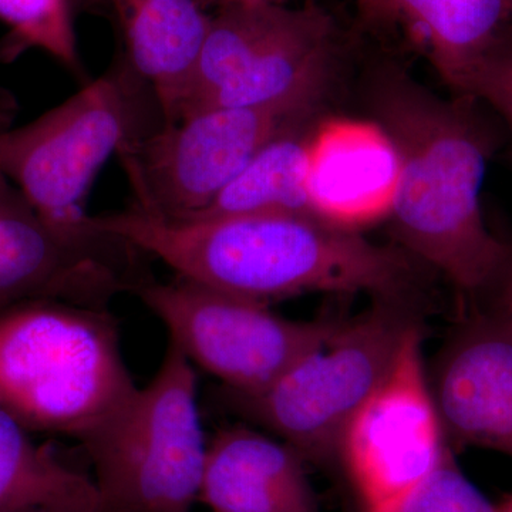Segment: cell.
I'll return each mask as SVG.
<instances>
[{
  "mask_svg": "<svg viewBox=\"0 0 512 512\" xmlns=\"http://www.w3.org/2000/svg\"><path fill=\"white\" fill-rule=\"evenodd\" d=\"M476 103L443 99L397 63L377 66L367 86L375 126L397 158L394 234L414 261L466 293L500 284L512 264L481 205L495 141Z\"/></svg>",
  "mask_w": 512,
  "mask_h": 512,
  "instance_id": "obj_1",
  "label": "cell"
},
{
  "mask_svg": "<svg viewBox=\"0 0 512 512\" xmlns=\"http://www.w3.org/2000/svg\"><path fill=\"white\" fill-rule=\"evenodd\" d=\"M89 224L160 259L177 276L262 303L309 293L409 298L414 259L315 217L261 214L170 221L126 210Z\"/></svg>",
  "mask_w": 512,
  "mask_h": 512,
  "instance_id": "obj_2",
  "label": "cell"
},
{
  "mask_svg": "<svg viewBox=\"0 0 512 512\" xmlns=\"http://www.w3.org/2000/svg\"><path fill=\"white\" fill-rule=\"evenodd\" d=\"M136 390L109 308L36 299L0 313V407L32 433L80 441Z\"/></svg>",
  "mask_w": 512,
  "mask_h": 512,
  "instance_id": "obj_3",
  "label": "cell"
},
{
  "mask_svg": "<svg viewBox=\"0 0 512 512\" xmlns=\"http://www.w3.org/2000/svg\"><path fill=\"white\" fill-rule=\"evenodd\" d=\"M165 124L156 90L117 52L109 69L70 99L25 126L0 131V173L50 227L89 234L86 201L97 175Z\"/></svg>",
  "mask_w": 512,
  "mask_h": 512,
  "instance_id": "obj_4",
  "label": "cell"
},
{
  "mask_svg": "<svg viewBox=\"0 0 512 512\" xmlns=\"http://www.w3.org/2000/svg\"><path fill=\"white\" fill-rule=\"evenodd\" d=\"M80 443L93 464L101 512H191L208 443L187 356L168 343L154 379Z\"/></svg>",
  "mask_w": 512,
  "mask_h": 512,
  "instance_id": "obj_5",
  "label": "cell"
},
{
  "mask_svg": "<svg viewBox=\"0 0 512 512\" xmlns=\"http://www.w3.org/2000/svg\"><path fill=\"white\" fill-rule=\"evenodd\" d=\"M336 76L320 74L269 103L197 111L121 151L131 207L173 221L201 211L262 148L318 119Z\"/></svg>",
  "mask_w": 512,
  "mask_h": 512,
  "instance_id": "obj_6",
  "label": "cell"
},
{
  "mask_svg": "<svg viewBox=\"0 0 512 512\" xmlns=\"http://www.w3.org/2000/svg\"><path fill=\"white\" fill-rule=\"evenodd\" d=\"M416 316L409 298H380L369 311L342 323L262 392L222 399L234 412L295 448L305 461H338L350 420L389 373Z\"/></svg>",
  "mask_w": 512,
  "mask_h": 512,
  "instance_id": "obj_7",
  "label": "cell"
},
{
  "mask_svg": "<svg viewBox=\"0 0 512 512\" xmlns=\"http://www.w3.org/2000/svg\"><path fill=\"white\" fill-rule=\"evenodd\" d=\"M339 57V30L319 6L252 3L217 9L211 12L181 117L281 99L338 69Z\"/></svg>",
  "mask_w": 512,
  "mask_h": 512,
  "instance_id": "obj_8",
  "label": "cell"
},
{
  "mask_svg": "<svg viewBox=\"0 0 512 512\" xmlns=\"http://www.w3.org/2000/svg\"><path fill=\"white\" fill-rule=\"evenodd\" d=\"M133 293L163 322L170 342L232 394L262 392L340 326L284 318L268 303L181 276L168 282L147 276Z\"/></svg>",
  "mask_w": 512,
  "mask_h": 512,
  "instance_id": "obj_9",
  "label": "cell"
},
{
  "mask_svg": "<svg viewBox=\"0 0 512 512\" xmlns=\"http://www.w3.org/2000/svg\"><path fill=\"white\" fill-rule=\"evenodd\" d=\"M447 446L423 360L419 323L383 382L355 414L338 450L362 512H400Z\"/></svg>",
  "mask_w": 512,
  "mask_h": 512,
  "instance_id": "obj_10",
  "label": "cell"
},
{
  "mask_svg": "<svg viewBox=\"0 0 512 512\" xmlns=\"http://www.w3.org/2000/svg\"><path fill=\"white\" fill-rule=\"evenodd\" d=\"M141 255L99 229L69 235L50 227L0 173V313L36 299L109 308L146 278Z\"/></svg>",
  "mask_w": 512,
  "mask_h": 512,
  "instance_id": "obj_11",
  "label": "cell"
},
{
  "mask_svg": "<svg viewBox=\"0 0 512 512\" xmlns=\"http://www.w3.org/2000/svg\"><path fill=\"white\" fill-rule=\"evenodd\" d=\"M430 386L446 439L512 458V333L500 319L461 329Z\"/></svg>",
  "mask_w": 512,
  "mask_h": 512,
  "instance_id": "obj_12",
  "label": "cell"
},
{
  "mask_svg": "<svg viewBox=\"0 0 512 512\" xmlns=\"http://www.w3.org/2000/svg\"><path fill=\"white\" fill-rule=\"evenodd\" d=\"M303 464L282 440L227 427L208 443L200 500L211 512H319Z\"/></svg>",
  "mask_w": 512,
  "mask_h": 512,
  "instance_id": "obj_13",
  "label": "cell"
},
{
  "mask_svg": "<svg viewBox=\"0 0 512 512\" xmlns=\"http://www.w3.org/2000/svg\"><path fill=\"white\" fill-rule=\"evenodd\" d=\"M396 181V153L379 127L336 124L316 133L309 197L320 220L357 231L389 217Z\"/></svg>",
  "mask_w": 512,
  "mask_h": 512,
  "instance_id": "obj_14",
  "label": "cell"
},
{
  "mask_svg": "<svg viewBox=\"0 0 512 512\" xmlns=\"http://www.w3.org/2000/svg\"><path fill=\"white\" fill-rule=\"evenodd\" d=\"M100 10L113 19L120 55L154 87L167 123H177L211 12L200 0H101Z\"/></svg>",
  "mask_w": 512,
  "mask_h": 512,
  "instance_id": "obj_15",
  "label": "cell"
},
{
  "mask_svg": "<svg viewBox=\"0 0 512 512\" xmlns=\"http://www.w3.org/2000/svg\"><path fill=\"white\" fill-rule=\"evenodd\" d=\"M357 6L372 25L413 33L456 96H466L474 70L512 23V0H362Z\"/></svg>",
  "mask_w": 512,
  "mask_h": 512,
  "instance_id": "obj_16",
  "label": "cell"
},
{
  "mask_svg": "<svg viewBox=\"0 0 512 512\" xmlns=\"http://www.w3.org/2000/svg\"><path fill=\"white\" fill-rule=\"evenodd\" d=\"M316 133L318 119L275 138L207 207L177 221L261 214L319 218L309 197V168Z\"/></svg>",
  "mask_w": 512,
  "mask_h": 512,
  "instance_id": "obj_17",
  "label": "cell"
},
{
  "mask_svg": "<svg viewBox=\"0 0 512 512\" xmlns=\"http://www.w3.org/2000/svg\"><path fill=\"white\" fill-rule=\"evenodd\" d=\"M101 512L92 478L73 470L0 407V512Z\"/></svg>",
  "mask_w": 512,
  "mask_h": 512,
  "instance_id": "obj_18",
  "label": "cell"
},
{
  "mask_svg": "<svg viewBox=\"0 0 512 512\" xmlns=\"http://www.w3.org/2000/svg\"><path fill=\"white\" fill-rule=\"evenodd\" d=\"M73 0H0V60L12 63L29 50L52 57L64 69L83 76Z\"/></svg>",
  "mask_w": 512,
  "mask_h": 512,
  "instance_id": "obj_19",
  "label": "cell"
},
{
  "mask_svg": "<svg viewBox=\"0 0 512 512\" xmlns=\"http://www.w3.org/2000/svg\"><path fill=\"white\" fill-rule=\"evenodd\" d=\"M400 512H498V507L464 476L447 443Z\"/></svg>",
  "mask_w": 512,
  "mask_h": 512,
  "instance_id": "obj_20",
  "label": "cell"
},
{
  "mask_svg": "<svg viewBox=\"0 0 512 512\" xmlns=\"http://www.w3.org/2000/svg\"><path fill=\"white\" fill-rule=\"evenodd\" d=\"M466 97L488 104L512 128V23L474 70Z\"/></svg>",
  "mask_w": 512,
  "mask_h": 512,
  "instance_id": "obj_21",
  "label": "cell"
},
{
  "mask_svg": "<svg viewBox=\"0 0 512 512\" xmlns=\"http://www.w3.org/2000/svg\"><path fill=\"white\" fill-rule=\"evenodd\" d=\"M500 284H503V298H501V306H503V312H501V322L504 323L505 328L510 330L512 333V264L508 271L505 272L504 278L501 279Z\"/></svg>",
  "mask_w": 512,
  "mask_h": 512,
  "instance_id": "obj_22",
  "label": "cell"
},
{
  "mask_svg": "<svg viewBox=\"0 0 512 512\" xmlns=\"http://www.w3.org/2000/svg\"><path fill=\"white\" fill-rule=\"evenodd\" d=\"M18 104L8 90L0 89V131L12 127Z\"/></svg>",
  "mask_w": 512,
  "mask_h": 512,
  "instance_id": "obj_23",
  "label": "cell"
},
{
  "mask_svg": "<svg viewBox=\"0 0 512 512\" xmlns=\"http://www.w3.org/2000/svg\"><path fill=\"white\" fill-rule=\"evenodd\" d=\"M285 0H200L202 8L207 9L208 12L214 9L225 8V6L234 5H252V3H271V5H282Z\"/></svg>",
  "mask_w": 512,
  "mask_h": 512,
  "instance_id": "obj_24",
  "label": "cell"
},
{
  "mask_svg": "<svg viewBox=\"0 0 512 512\" xmlns=\"http://www.w3.org/2000/svg\"><path fill=\"white\" fill-rule=\"evenodd\" d=\"M76 12L83 10H100L101 0H73Z\"/></svg>",
  "mask_w": 512,
  "mask_h": 512,
  "instance_id": "obj_25",
  "label": "cell"
},
{
  "mask_svg": "<svg viewBox=\"0 0 512 512\" xmlns=\"http://www.w3.org/2000/svg\"><path fill=\"white\" fill-rule=\"evenodd\" d=\"M498 512H512V494L507 495L500 504H497Z\"/></svg>",
  "mask_w": 512,
  "mask_h": 512,
  "instance_id": "obj_26",
  "label": "cell"
},
{
  "mask_svg": "<svg viewBox=\"0 0 512 512\" xmlns=\"http://www.w3.org/2000/svg\"><path fill=\"white\" fill-rule=\"evenodd\" d=\"M32 512H59V511H52V510H37Z\"/></svg>",
  "mask_w": 512,
  "mask_h": 512,
  "instance_id": "obj_27",
  "label": "cell"
},
{
  "mask_svg": "<svg viewBox=\"0 0 512 512\" xmlns=\"http://www.w3.org/2000/svg\"><path fill=\"white\" fill-rule=\"evenodd\" d=\"M360 2H362V0H357V3H360Z\"/></svg>",
  "mask_w": 512,
  "mask_h": 512,
  "instance_id": "obj_28",
  "label": "cell"
}]
</instances>
